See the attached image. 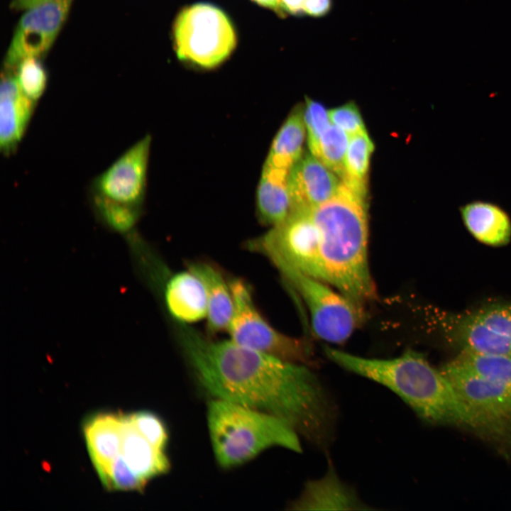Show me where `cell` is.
Returning <instances> with one entry per match:
<instances>
[{
	"instance_id": "6da1fadb",
	"label": "cell",
	"mask_w": 511,
	"mask_h": 511,
	"mask_svg": "<svg viewBox=\"0 0 511 511\" xmlns=\"http://www.w3.org/2000/svg\"><path fill=\"white\" fill-rule=\"evenodd\" d=\"M178 341L199 383L214 398L275 415L317 448L329 447L337 408L307 366L231 340H210L183 324Z\"/></svg>"
},
{
	"instance_id": "7a4b0ae2",
	"label": "cell",
	"mask_w": 511,
	"mask_h": 511,
	"mask_svg": "<svg viewBox=\"0 0 511 511\" xmlns=\"http://www.w3.org/2000/svg\"><path fill=\"white\" fill-rule=\"evenodd\" d=\"M324 352L344 369L391 390L426 422L476 432L473 417L450 381L421 353L407 350L395 358L378 359L331 347H324Z\"/></svg>"
},
{
	"instance_id": "3957f363",
	"label": "cell",
	"mask_w": 511,
	"mask_h": 511,
	"mask_svg": "<svg viewBox=\"0 0 511 511\" xmlns=\"http://www.w3.org/2000/svg\"><path fill=\"white\" fill-rule=\"evenodd\" d=\"M367 209L365 196L341 182L331 198L311 210L321 236L325 282L361 307L376 296L368 258Z\"/></svg>"
},
{
	"instance_id": "277c9868",
	"label": "cell",
	"mask_w": 511,
	"mask_h": 511,
	"mask_svg": "<svg viewBox=\"0 0 511 511\" xmlns=\"http://www.w3.org/2000/svg\"><path fill=\"white\" fill-rule=\"evenodd\" d=\"M207 425L215 458L224 468L242 465L273 446L302 451L300 435L281 418L224 400L209 402Z\"/></svg>"
},
{
	"instance_id": "5b68a950",
	"label": "cell",
	"mask_w": 511,
	"mask_h": 511,
	"mask_svg": "<svg viewBox=\"0 0 511 511\" xmlns=\"http://www.w3.org/2000/svg\"><path fill=\"white\" fill-rule=\"evenodd\" d=\"M175 50L182 61L212 69L236 46V35L226 14L214 5L198 3L184 8L172 29Z\"/></svg>"
},
{
	"instance_id": "8992f818",
	"label": "cell",
	"mask_w": 511,
	"mask_h": 511,
	"mask_svg": "<svg viewBox=\"0 0 511 511\" xmlns=\"http://www.w3.org/2000/svg\"><path fill=\"white\" fill-rule=\"evenodd\" d=\"M432 312L433 323L460 351L511 357V303H493L460 313Z\"/></svg>"
},
{
	"instance_id": "52a82bcc",
	"label": "cell",
	"mask_w": 511,
	"mask_h": 511,
	"mask_svg": "<svg viewBox=\"0 0 511 511\" xmlns=\"http://www.w3.org/2000/svg\"><path fill=\"white\" fill-rule=\"evenodd\" d=\"M229 286L233 312L227 330L231 341L287 361L304 365L312 363L309 344L274 329L256 307L250 288L243 280L233 279Z\"/></svg>"
},
{
	"instance_id": "ba28073f",
	"label": "cell",
	"mask_w": 511,
	"mask_h": 511,
	"mask_svg": "<svg viewBox=\"0 0 511 511\" xmlns=\"http://www.w3.org/2000/svg\"><path fill=\"white\" fill-rule=\"evenodd\" d=\"M473 417L476 434L511 448V392L454 360L441 369Z\"/></svg>"
},
{
	"instance_id": "9c48e42d",
	"label": "cell",
	"mask_w": 511,
	"mask_h": 511,
	"mask_svg": "<svg viewBox=\"0 0 511 511\" xmlns=\"http://www.w3.org/2000/svg\"><path fill=\"white\" fill-rule=\"evenodd\" d=\"M275 266L305 302L313 331L321 339L342 344L362 322L363 307L331 290L326 282L286 264Z\"/></svg>"
},
{
	"instance_id": "30bf717a",
	"label": "cell",
	"mask_w": 511,
	"mask_h": 511,
	"mask_svg": "<svg viewBox=\"0 0 511 511\" xmlns=\"http://www.w3.org/2000/svg\"><path fill=\"white\" fill-rule=\"evenodd\" d=\"M250 247L266 256L275 265L286 264L325 282L321 236L311 210L291 211L282 222L251 241Z\"/></svg>"
},
{
	"instance_id": "8fae6325",
	"label": "cell",
	"mask_w": 511,
	"mask_h": 511,
	"mask_svg": "<svg viewBox=\"0 0 511 511\" xmlns=\"http://www.w3.org/2000/svg\"><path fill=\"white\" fill-rule=\"evenodd\" d=\"M73 0H52L23 11L7 49L4 65L15 68L28 57H39L56 40Z\"/></svg>"
},
{
	"instance_id": "7c38bea8",
	"label": "cell",
	"mask_w": 511,
	"mask_h": 511,
	"mask_svg": "<svg viewBox=\"0 0 511 511\" xmlns=\"http://www.w3.org/2000/svg\"><path fill=\"white\" fill-rule=\"evenodd\" d=\"M151 137L146 135L95 177L92 193L111 200L141 207L147 181Z\"/></svg>"
},
{
	"instance_id": "4fadbf2b",
	"label": "cell",
	"mask_w": 511,
	"mask_h": 511,
	"mask_svg": "<svg viewBox=\"0 0 511 511\" xmlns=\"http://www.w3.org/2000/svg\"><path fill=\"white\" fill-rule=\"evenodd\" d=\"M341 182L318 158L304 154L290 173L291 211H310L319 206L337 192Z\"/></svg>"
},
{
	"instance_id": "5bb4252c",
	"label": "cell",
	"mask_w": 511,
	"mask_h": 511,
	"mask_svg": "<svg viewBox=\"0 0 511 511\" xmlns=\"http://www.w3.org/2000/svg\"><path fill=\"white\" fill-rule=\"evenodd\" d=\"M35 102L20 87L15 75H2L0 87V149L3 154L14 153L21 143Z\"/></svg>"
},
{
	"instance_id": "9a60e30c",
	"label": "cell",
	"mask_w": 511,
	"mask_h": 511,
	"mask_svg": "<svg viewBox=\"0 0 511 511\" xmlns=\"http://www.w3.org/2000/svg\"><path fill=\"white\" fill-rule=\"evenodd\" d=\"M290 508L296 510L374 509L365 504L351 487L342 482L331 462L323 477L305 483L301 495L290 504Z\"/></svg>"
},
{
	"instance_id": "2e32d148",
	"label": "cell",
	"mask_w": 511,
	"mask_h": 511,
	"mask_svg": "<svg viewBox=\"0 0 511 511\" xmlns=\"http://www.w3.org/2000/svg\"><path fill=\"white\" fill-rule=\"evenodd\" d=\"M120 454L131 471L146 484L170 468L166 449L150 442L136 427L131 414H122Z\"/></svg>"
},
{
	"instance_id": "e0dca14e",
	"label": "cell",
	"mask_w": 511,
	"mask_h": 511,
	"mask_svg": "<svg viewBox=\"0 0 511 511\" xmlns=\"http://www.w3.org/2000/svg\"><path fill=\"white\" fill-rule=\"evenodd\" d=\"M163 299L170 316L182 324L207 318L208 303L204 285L189 270L170 277L163 287Z\"/></svg>"
},
{
	"instance_id": "ac0fdd59",
	"label": "cell",
	"mask_w": 511,
	"mask_h": 511,
	"mask_svg": "<svg viewBox=\"0 0 511 511\" xmlns=\"http://www.w3.org/2000/svg\"><path fill=\"white\" fill-rule=\"evenodd\" d=\"M122 413H101L88 419L84 433L93 464L103 482L119 455L122 443Z\"/></svg>"
},
{
	"instance_id": "d6986e66",
	"label": "cell",
	"mask_w": 511,
	"mask_h": 511,
	"mask_svg": "<svg viewBox=\"0 0 511 511\" xmlns=\"http://www.w3.org/2000/svg\"><path fill=\"white\" fill-rule=\"evenodd\" d=\"M463 222L471 235L480 242L501 246L511 238V220L498 205L485 201H473L460 208Z\"/></svg>"
},
{
	"instance_id": "ffe728a7",
	"label": "cell",
	"mask_w": 511,
	"mask_h": 511,
	"mask_svg": "<svg viewBox=\"0 0 511 511\" xmlns=\"http://www.w3.org/2000/svg\"><path fill=\"white\" fill-rule=\"evenodd\" d=\"M290 171L263 165L256 194L257 211L262 223L274 226L290 214Z\"/></svg>"
},
{
	"instance_id": "44dd1931",
	"label": "cell",
	"mask_w": 511,
	"mask_h": 511,
	"mask_svg": "<svg viewBox=\"0 0 511 511\" xmlns=\"http://www.w3.org/2000/svg\"><path fill=\"white\" fill-rule=\"evenodd\" d=\"M189 270L202 281L207 296V329L211 333L227 330L233 312V300L229 283L210 264L197 262Z\"/></svg>"
},
{
	"instance_id": "7402d4cb",
	"label": "cell",
	"mask_w": 511,
	"mask_h": 511,
	"mask_svg": "<svg viewBox=\"0 0 511 511\" xmlns=\"http://www.w3.org/2000/svg\"><path fill=\"white\" fill-rule=\"evenodd\" d=\"M304 135V111L296 108L273 138L264 165L290 171L302 157Z\"/></svg>"
},
{
	"instance_id": "603a6c76",
	"label": "cell",
	"mask_w": 511,
	"mask_h": 511,
	"mask_svg": "<svg viewBox=\"0 0 511 511\" xmlns=\"http://www.w3.org/2000/svg\"><path fill=\"white\" fill-rule=\"evenodd\" d=\"M373 150L374 144L366 131L349 136L341 182L365 197L370 158Z\"/></svg>"
},
{
	"instance_id": "cb8c5ba5",
	"label": "cell",
	"mask_w": 511,
	"mask_h": 511,
	"mask_svg": "<svg viewBox=\"0 0 511 511\" xmlns=\"http://www.w3.org/2000/svg\"><path fill=\"white\" fill-rule=\"evenodd\" d=\"M91 204L97 220L109 231L125 237L136 231L141 207L121 204L94 193Z\"/></svg>"
},
{
	"instance_id": "d4e9b609",
	"label": "cell",
	"mask_w": 511,
	"mask_h": 511,
	"mask_svg": "<svg viewBox=\"0 0 511 511\" xmlns=\"http://www.w3.org/2000/svg\"><path fill=\"white\" fill-rule=\"evenodd\" d=\"M454 360L478 376L511 392V357L461 351Z\"/></svg>"
},
{
	"instance_id": "484cf974",
	"label": "cell",
	"mask_w": 511,
	"mask_h": 511,
	"mask_svg": "<svg viewBox=\"0 0 511 511\" xmlns=\"http://www.w3.org/2000/svg\"><path fill=\"white\" fill-rule=\"evenodd\" d=\"M349 136L333 123L321 136L312 155L341 177Z\"/></svg>"
},
{
	"instance_id": "4316f807",
	"label": "cell",
	"mask_w": 511,
	"mask_h": 511,
	"mask_svg": "<svg viewBox=\"0 0 511 511\" xmlns=\"http://www.w3.org/2000/svg\"><path fill=\"white\" fill-rule=\"evenodd\" d=\"M15 76L24 94L36 102L45 91L48 75L38 57L23 59L15 67Z\"/></svg>"
},
{
	"instance_id": "83f0119b",
	"label": "cell",
	"mask_w": 511,
	"mask_h": 511,
	"mask_svg": "<svg viewBox=\"0 0 511 511\" xmlns=\"http://www.w3.org/2000/svg\"><path fill=\"white\" fill-rule=\"evenodd\" d=\"M304 120L307 130L308 147L310 153H312L321 136L332 123L330 121L328 110L320 103L309 98H306Z\"/></svg>"
},
{
	"instance_id": "f1b7e54d",
	"label": "cell",
	"mask_w": 511,
	"mask_h": 511,
	"mask_svg": "<svg viewBox=\"0 0 511 511\" xmlns=\"http://www.w3.org/2000/svg\"><path fill=\"white\" fill-rule=\"evenodd\" d=\"M137 429L155 446L166 449L168 433L164 422L153 412L140 411L131 414Z\"/></svg>"
},
{
	"instance_id": "f546056e",
	"label": "cell",
	"mask_w": 511,
	"mask_h": 511,
	"mask_svg": "<svg viewBox=\"0 0 511 511\" xmlns=\"http://www.w3.org/2000/svg\"><path fill=\"white\" fill-rule=\"evenodd\" d=\"M331 122L348 136L366 131L361 113L354 102L328 110Z\"/></svg>"
},
{
	"instance_id": "4dcf8cb0",
	"label": "cell",
	"mask_w": 511,
	"mask_h": 511,
	"mask_svg": "<svg viewBox=\"0 0 511 511\" xmlns=\"http://www.w3.org/2000/svg\"><path fill=\"white\" fill-rule=\"evenodd\" d=\"M331 0H305L303 13L312 17H322L329 13Z\"/></svg>"
},
{
	"instance_id": "1f68e13d",
	"label": "cell",
	"mask_w": 511,
	"mask_h": 511,
	"mask_svg": "<svg viewBox=\"0 0 511 511\" xmlns=\"http://www.w3.org/2000/svg\"><path fill=\"white\" fill-rule=\"evenodd\" d=\"M284 13L297 15L303 13L305 0H279Z\"/></svg>"
},
{
	"instance_id": "d6a6232c",
	"label": "cell",
	"mask_w": 511,
	"mask_h": 511,
	"mask_svg": "<svg viewBox=\"0 0 511 511\" xmlns=\"http://www.w3.org/2000/svg\"><path fill=\"white\" fill-rule=\"evenodd\" d=\"M52 0H12L10 6L16 11H25L29 8L40 5Z\"/></svg>"
},
{
	"instance_id": "836d02e7",
	"label": "cell",
	"mask_w": 511,
	"mask_h": 511,
	"mask_svg": "<svg viewBox=\"0 0 511 511\" xmlns=\"http://www.w3.org/2000/svg\"><path fill=\"white\" fill-rule=\"evenodd\" d=\"M258 5L273 10L275 12L281 15L284 12L282 10L279 0H252Z\"/></svg>"
}]
</instances>
